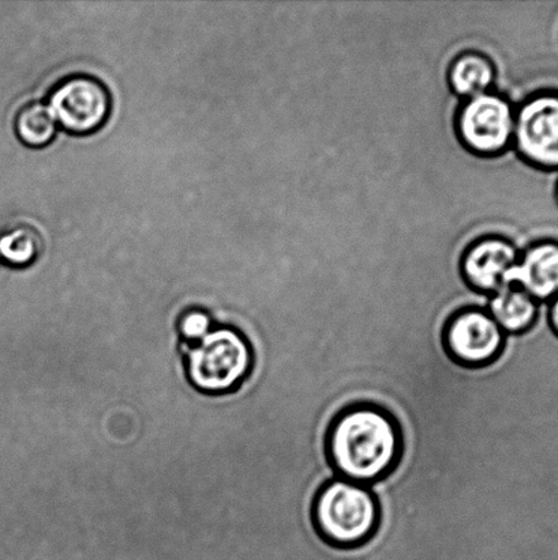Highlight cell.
Instances as JSON below:
<instances>
[{
    "label": "cell",
    "mask_w": 558,
    "mask_h": 560,
    "mask_svg": "<svg viewBox=\"0 0 558 560\" xmlns=\"http://www.w3.org/2000/svg\"><path fill=\"white\" fill-rule=\"evenodd\" d=\"M431 184H434V185L439 184V185L450 186V188L461 190V194H462V190H463V184L458 183V180L448 179V178H435V174H430V177H425L424 183L420 186H426V185H431ZM472 200H473V197H472ZM470 205H472V201H470ZM473 210H474V208H473ZM486 211H489L490 215L495 218V221H496V232L494 234H499L501 232V226H502V222H501V218L499 217V213H497L495 208L491 207V206Z\"/></svg>",
    "instance_id": "obj_16"
},
{
    "label": "cell",
    "mask_w": 558,
    "mask_h": 560,
    "mask_svg": "<svg viewBox=\"0 0 558 560\" xmlns=\"http://www.w3.org/2000/svg\"><path fill=\"white\" fill-rule=\"evenodd\" d=\"M15 133L29 148L47 147L57 136L58 125L47 104L29 103L15 117Z\"/></svg>",
    "instance_id": "obj_12"
},
{
    "label": "cell",
    "mask_w": 558,
    "mask_h": 560,
    "mask_svg": "<svg viewBox=\"0 0 558 560\" xmlns=\"http://www.w3.org/2000/svg\"><path fill=\"white\" fill-rule=\"evenodd\" d=\"M506 332L484 307H464L448 318L442 345L464 366L491 364L504 348Z\"/></svg>",
    "instance_id": "obj_7"
},
{
    "label": "cell",
    "mask_w": 558,
    "mask_h": 560,
    "mask_svg": "<svg viewBox=\"0 0 558 560\" xmlns=\"http://www.w3.org/2000/svg\"><path fill=\"white\" fill-rule=\"evenodd\" d=\"M541 304L519 285L510 284L490 295L486 311L502 331L510 335L529 331L537 322Z\"/></svg>",
    "instance_id": "obj_11"
},
{
    "label": "cell",
    "mask_w": 558,
    "mask_h": 560,
    "mask_svg": "<svg viewBox=\"0 0 558 560\" xmlns=\"http://www.w3.org/2000/svg\"><path fill=\"white\" fill-rule=\"evenodd\" d=\"M557 199H558V184H557Z\"/></svg>",
    "instance_id": "obj_18"
},
{
    "label": "cell",
    "mask_w": 558,
    "mask_h": 560,
    "mask_svg": "<svg viewBox=\"0 0 558 560\" xmlns=\"http://www.w3.org/2000/svg\"><path fill=\"white\" fill-rule=\"evenodd\" d=\"M43 250L40 234L31 226H19L0 235V260L15 268H25L38 259Z\"/></svg>",
    "instance_id": "obj_13"
},
{
    "label": "cell",
    "mask_w": 558,
    "mask_h": 560,
    "mask_svg": "<svg viewBox=\"0 0 558 560\" xmlns=\"http://www.w3.org/2000/svg\"><path fill=\"white\" fill-rule=\"evenodd\" d=\"M517 106L499 91L459 103L453 126L464 150L479 158H499L511 151Z\"/></svg>",
    "instance_id": "obj_4"
},
{
    "label": "cell",
    "mask_w": 558,
    "mask_h": 560,
    "mask_svg": "<svg viewBox=\"0 0 558 560\" xmlns=\"http://www.w3.org/2000/svg\"><path fill=\"white\" fill-rule=\"evenodd\" d=\"M497 81L499 68L494 44L485 48L463 49L448 65V88L461 102L496 91Z\"/></svg>",
    "instance_id": "obj_10"
},
{
    "label": "cell",
    "mask_w": 558,
    "mask_h": 560,
    "mask_svg": "<svg viewBox=\"0 0 558 560\" xmlns=\"http://www.w3.org/2000/svg\"><path fill=\"white\" fill-rule=\"evenodd\" d=\"M512 150L530 166L558 172V93H534L518 104Z\"/></svg>",
    "instance_id": "obj_6"
},
{
    "label": "cell",
    "mask_w": 558,
    "mask_h": 560,
    "mask_svg": "<svg viewBox=\"0 0 558 560\" xmlns=\"http://www.w3.org/2000/svg\"><path fill=\"white\" fill-rule=\"evenodd\" d=\"M325 452L337 479L370 486L395 468L402 433L390 411L370 404L353 405L328 425Z\"/></svg>",
    "instance_id": "obj_1"
},
{
    "label": "cell",
    "mask_w": 558,
    "mask_h": 560,
    "mask_svg": "<svg viewBox=\"0 0 558 560\" xmlns=\"http://www.w3.org/2000/svg\"><path fill=\"white\" fill-rule=\"evenodd\" d=\"M48 108L60 128L90 136L107 124L112 109L108 88L96 77L74 74L60 80L48 95Z\"/></svg>",
    "instance_id": "obj_5"
},
{
    "label": "cell",
    "mask_w": 558,
    "mask_h": 560,
    "mask_svg": "<svg viewBox=\"0 0 558 560\" xmlns=\"http://www.w3.org/2000/svg\"><path fill=\"white\" fill-rule=\"evenodd\" d=\"M434 167H437V172H435V178H448V179L458 180V183H461L464 186V180H466V173L461 172V170L451 168V167H444V166H434ZM475 188H477V186H475ZM474 194H475V189H474ZM474 194H473V196H474ZM470 201H472V200H470ZM475 205H477V201H475ZM490 206L495 208V210L497 211V213H499V217L501 218L502 226H501V232L499 234H507L508 229H510V217H508L504 206H502V202L499 199H497V197H495V199L491 200L489 207ZM488 208H486V210H488Z\"/></svg>",
    "instance_id": "obj_15"
},
{
    "label": "cell",
    "mask_w": 558,
    "mask_h": 560,
    "mask_svg": "<svg viewBox=\"0 0 558 560\" xmlns=\"http://www.w3.org/2000/svg\"><path fill=\"white\" fill-rule=\"evenodd\" d=\"M546 312H548V322L550 324V328L554 329L556 337L558 338V294L554 300L549 302H545Z\"/></svg>",
    "instance_id": "obj_17"
},
{
    "label": "cell",
    "mask_w": 558,
    "mask_h": 560,
    "mask_svg": "<svg viewBox=\"0 0 558 560\" xmlns=\"http://www.w3.org/2000/svg\"><path fill=\"white\" fill-rule=\"evenodd\" d=\"M254 350L238 329L221 327L195 345L186 346V373L197 389L206 394L235 392L254 368Z\"/></svg>",
    "instance_id": "obj_3"
},
{
    "label": "cell",
    "mask_w": 558,
    "mask_h": 560,
    "mask_svg": "<svg viewBox=\"0 0 558 560\" xmlns=\"http://www.w3.org/2000/svg\"><path fill=\"white\" fill-rule=\"evenodd\" d=\"M379 504L369 488L335 479L317 492L313 523L322 540L336 548H357L375 535L379 525Z\"/></svg>",
    "instance_id": "obj_2"
},
{
    "label": "cell",
    "mask_w": 558,
    "mask_h": 560,
    "mask_svg": "<svg viewBox=\"0 0 558 560\" xmlns=\"http://www.w3.org/2000/svg\"><path fill=\"white\" fill-rule=\"evenodd\" d=\"M521 252V246L508 235H484L464 249L459 262L462 277L478 293L495 294L508 285V277L517 266Z\"/></svg>",
    "instance_id": "obj_8"
},
{
    "label": "cell",
    "mask_w": 558,
    "mask_h": 560,
    "mask_svg": "<svg viewBox=\"0 0 558 560\" xmlns=\"http://www.w3.org/2000/svg\"><path fill=\"white\" fill-rule=\"evenodd\" d=\"M515 284L545 304L558 294V243L538 241L521 252V257L508 277Z\"/></svg>",
    "instance_id": "obj_9"
},
{
    "label": "cell",
    "mask_w": 558,
    "mask_h": 560,
    "mask_svg": "<svg viewBox=\"0 0 558 560\" xmlns=\"http://www.w3.org/2000/svg\"><path fill=\"white\" fill-rule=\"evenodd\" d=\"M178 329L186 346L195 345L212 331V318L204 311L190 310L180 316Z\"/></svg>",
    "instance_id": "obj_14"
}]
</instances>
